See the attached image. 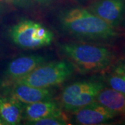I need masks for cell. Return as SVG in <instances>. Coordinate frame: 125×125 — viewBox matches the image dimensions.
I'll return each mask as SVG.
<instances>
[{
	"mask_svg": "<svg viewBox=\"0 0 125 125\" xmlns=\"http://www.w3.org/2000/svg\"><path fill=\"white\" fill-rule=\"evenodd\" d=\"M2 3L12 6L18 9H31L33 6V0H0Z\"/></svg>",
	"mask_w": 125,
	"mask_h": 125,
	"instance_id": "cell-15",
	"label": "cell"
},
{
	"mask_svg": "<svg viewBox=\"0 0 125 125\" xmlns=\"http://www.w3.org/2000/svg\"><path fill=\"white\" fill-rule=\"evenodd\" d=\"M113 73L117 74H125V61H121L117 64L114 67Z\"/></svg>",
	"mask_w": 125,
	"mask_h": 125,
	"instance_id": "cell-16",
	"label": "cell"
},
{
	"mask_svg": "<svg viewBox=\"0 0 125 125\" xmlns=\"http://www.w3.org/2000/svg\"><path fill=\"white\" fill-rule=\"evenodd\" d=\"M122 24H124V26H125V19L123 20V21H122Z\"/></svg>",
	"mask_w": 125,
	"mask_h": 125,
	"instance_id": "cell-22",
	"label": "cell"
},
{
	"mask_svg": "<svg viewBox=\"0 0 125 125\" xmlns=\"http://www.w3.org/2000/svg\"><path fill=\"white\" fill-rule=\"evenodd\" d=\"M0 125H6L4 121L2 120V118L1 117H0Z\"/></svg>",
	"mask_w": 125,
	"mask_h": 125,
	"instance_id": "cell-18",
	"label": "cell"
},
{
	"mask_svg": "<svg viewBox=\"0 0 125 125\" xmlns=\"http://www.w3.org/2000/svg\"><path fill=\"white\" fill-rule=\"evenodd\" d=\"M57 21L62 31L82 40L108 42L122 36L118 28L111 26L84 7L63 9L58 14Z\"/></svg>",
	"mask_w": 125,
	"mask_h": 125,
	"instance_id": "cell-1",
	"label": "cell"
},
{
	"mask_svg": "<svg viewBox=\"0 0 125 125\" xmlns=\"http://www.w3.org/2000/svg\"><path fill=\"white\" fill-rule=\"evenodd\" d=\"M104 86V83L100 81L85 80L72 83L71 84L67 85L62 89L59 97V104L61 106L67 102L71 99L79 94L95 88Z\"/></svg>",
	"mask_w": 125,
	"mask_h": 125,
	"instance_id": "cell-12",
	"label": "cell"
},
{
	"mask_svg": "<svg viewBox=\"0 0 125 125\" xmlns=\"http://www.w3.org/2000/svg\"><path fill=\"white\" fill-rule=\"evenodd\" d=\"M74 71L73 65L67 60L45 62L13 83L49 88L65 82Z\"/></svg>",
	"mask_w": 125,
	"mask_h": 125,
	"instance_id": "cell-3",
	"label": "cell"
},
{
	"mask_svg": "<svg viewBox=\"0 0 125 125\" xmlns=\"http://www.w3.org/2000/svg\"><path fill=\"white\" fill-rule=\"evenodd\" d=\"M45 62L47 58L41 55L22 56L15 58L9 62L5 70L2 85L7 87L13 84Z\"/></svg>",
	"mask_w": 125,
	"mask_h": 125,
	"instance_id": "cell-6",
	"label": "cell"
},
{
	"mask_svg": "<svg viewBox=\"0 0 125 125\" xmlns=\"http://www.w3.org/2000/svg\"><path fill=\"white\" fill-rule=\"evenodd\" d=\"M106 82L110 88L125 94V79L120 75L113 73L106 77Z\"/></svg>",
	"mask_w": 125,
	"mask_h": 125,
	"instance_id": "cell-14",
	"label": "cell"
},
{
	"mask_svg": "<svg viewBox=\"0 0 125 125\" xmlns=\"http://www.w3.org/2000/svg\"><path fill=\"white\" fill-rule=\"evenodd\" d=\"M118 75H120V76H122L124 79H125V74H118Z\"/></svg>",
	"mask_w": 125,
	"mask_h": 125,
	"instance_id": "cell-21",
	"label": "cell"
},
{
	"mask_svg": "<svg viewBox=\"0 0 125 125\" xmlns=\"http://www.w3.org/2000/svg\"><path fill=\"white\" fill-rule=\"evenodd\" d=\"M7 88H9L8 95L24 105L52 99L53 97V92L49 88H36L22 83H13Z\"/></svg>",
	"mask_w": 125,
	"mask_h": 125,
	"instance_id": "cell-8",
	"label": "cell"
},
{
	"mask_svg": "<svg viewBox=\"0 0 125 125\" xmlns=\"http://www.w3.org/2000/svg\"><path fill=\"white\" fill-rule=\"evenodd\" d=\"M10 40L15 45L24 49H36L50 45L54 35L40 23L30 20H22L9 29Z\"/></svg>",
	"mask_w": 125,
	"mask_h": 125,
	"instance_id": "cell-4",
	"label": "cell"
},
{
	"mask_svg": "<svg viewBox=\"0 0 125 125\" xmlns=\"http://www.w3.org/2000/svg\"><path fill=\"white\" fill-rule=\"evenodd\" d=\"M29 125H70L69 123L67 115L61 111L56 114L52 115L50 116L40 119L38 120L33 122Z\"/></svg>",
	"mask_w": 125,
	"mask_h": 125,
	"instance_id": "cell-13",
	"label": "cell"
},
{
	"mask_svg": "<svg viewBox=\"0 0 125 125\" xmlns=\"http://www.w3.org/2000/svg\"><path fill=\"white\" fill-rule=\"evenodd\" d=\"M62 111L59 102L52 99L45 100L26 104L24 106L23 118L27 120L29 125L33 122L56 114Z\"/></svg>",
	"mask_w": 125,
	"mask_h": 125,
	"instance_id": "cell-9",
	"label": "cell"
},
{
	"mask_svg": "<svg viewBox=\"0 0 125 125\" xmlns=\"http://www.w3.org/2000/svg\"><path fill=\"white\" fill-rule=\"evenodd\" d=\"M96 102L117 115L125 117V94L111 88H104L97 94Z\"/></svg>",
	"mask_w": 125,
	"mask_h": 125,
	"instance_id": "cell-11",
	"label": "cell"
},
{
	"mask_svg": "<svg viewBox=\"0 0 125 125\" xmlns=\"http://www.w3.org/2000/svg\"><path fill=\"white\" fill-rule=\"evenodd\" d=\"M73 114L76 124L81 125H101L118 116L96 101L81 108Z\"/></svg>",
	"mask_w": 125,
	"mask_h": 125,
	"instance_id": "cell-7",
	"label": "cell"
},
{
	"mask_svg": "<svg viewBox=\"0 0 125 125\" xmlns=\"http://www.w3.org/2000/svg\"><path fill=\"white\" fill-rule=\"evenodd\" d=\"M85 7L91 13L115 28L125 18V0H90Z\"/></svg>",
	"mask_w": 125,
	"mask_h": 125,
	"instance_id": "cell-5",
	"label": "cell"
},
{
	"mask_svg": "<svg viewBox=\"0 0 125 125\" xmlns=\"http://www.w3.org/2000/svg\"><path fill=\"white\" fill-rule=\"evenodd\" d=\"M1 1H0V15L1 13V11H2V10H3V7H2V5H1Z\"/></svg>",
	"mask_w": 125,
	"mask_h": 125,
	"instance_id": "cell-19",
	"label": "cell"
},
{
	"mask_svg": "<svg viewBox=\"0 0 125 125\" xmlns=\"http://www.w3.org/2000/svg\"><path fill=\"white\" fill-rule=\"evenodd\" d=\"M23 105L9 95L0 97V117L7 125H19L23 119Z\"/></svg>",
	"mask_w": 125,
	"mask_h": 125,
	"instance_id": "cell-10",
	"label": "cell"
},
{
	"mask_svg": "<svg viewBox=\"0 0 125 125\" xmlns=\"http://www.w3.org/2000/svg\"><path fill=\"white\" fill-rule=\"evenodd\" d=\"M36 4L42 6H47L52 4L55 0H33Z\"/></svg>",
	"mask_w": 125,
	"mask_h": 125,
	"instance_id": "cell-17",
	"label": "cell"
},
{
	"mask_svg": "<svg viewBox=\"0 0 125 125\" xmlns=\"http://www.w3.org/2000/svg\"><path fill=\"white\" fill-rule=\"evenodd\" d=\"M59 52L81 74L106 71L114 65L117 58L111 47L88 42L62 43L59 45Z\"/></svg>",
	"mask_w": 125,
	"mask_h": 125,
	"instance_id": "cell-2",
	"label": "cell"
},
{
	"mask_svg": "<svg viewBox=\"0 0 125 125\" xmlns=\"http://www.w3.org/2000/svg\"><path fill=\"white\" fill-rule=\"evenodd\" d=\"M79 2H81V3H85V2H88L90 0H78Z\"/></svg>",
	"mask_w": 125,
	"mask_h": 125,
	"instance_id": "cell-20",
	"label": "cell"
}]
</instances>
